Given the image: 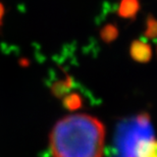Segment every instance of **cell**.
Here are the masks:
<instances>
[{"mask_svg":"<svg viewBox=\"0 0 157 157\" xmlns=\"http://www.w3.org/2000/svg\"><path fill=\"white\" fill-rule=\"evenodd\" d=\"M156 140L151 135H137L128 143L127 157H157Z\"/></svg>","mask_w":157,"mask_h":157,"instance_id":"2","label":"cell"},{"mask_svg":"<svg viewBox=\"0 0 157 157\" xmlns=\"http://www.w3.org/2000/svg\"><path fill=\"white\" fill-rule=\"evenodd\" d=\"M4 12H5V9H4V5L0 2V27L2 26V23H3V17H4Z\"/></svg>","mask_w":157,"mask_h":157,"instance_id":"9","label":"cell"},{"mask_svg":"<svg viewBox=\"0 0 157 157\" xmlns=\"http://www.w3.org/2000/svg\"><path fill=\"white\" fill-rule=\"evenodd\" d=\"M118 37V29L114 24H107L100 31V38L104 43H111Z\"/></svg>","mask_w":157,"mask_h":157,"instance_id":"7","label":"cell"},{"mask_svg":"<svg viewBox=\"0 0 157 157\" xmlns=\"http://www.w3.org/2000/svg\"><path fill=\"white\" fill-rule=\"evenodd\" d=\"M145 26L146 28H145V32H144L145 37L149 39H155L157 35V23L155 17L152 14L148 15Z\"/></svg>","mask_w":157,"mask_h":157,"instance_id":"8","label":"cell"},{"mask_svg":"<svg viewBox=\"0 0 157 157\" xmlns=\"http://www.w3.org/2000/svg\"><path fill=\"white\" fill-rule=\"evenodd\" d=\"M104 143V124L88 114L62 117L49 135L53 157H102Z\"/></svg>","mask_w":157,"mask_h":157,"instance_id":"1","label":"cell"},{"mask_svg":"<svg viewBox=\"0 0 157 157\" xmlns=\"http://www.w3.org/2000/svg\"><path fill=\"white\" fill-rule=\"evenodd\" d=\"M152 47L143 40H135L130 45V55L135 61L147 63L152 58Z\"/></svg>","mask_w":157,"mask_h":157,"instance_id":"3","label":"cell"},{"mask_svg":"<svg viewBox=\"0 0 157 157\" xmlns=\"http://www.w3.org/2000/svg\"><path fill=\"white\" fill-rule=\"evenodd\" d=\"M75 82L74 78L70 75H65V77L62 80L56 81L51 86V93L52 95L58 99H62L67 94L70 93L71 88L74 87Z\"/></svg>","mask_w":157,"mask_h":157,"instance_id":"5","label":"cell"},{"mask_svg":"<svg viewBox=\"0 0 157 157\" xmlns=\"http://www.w3.org/2000/svg\"><path fill=\"white\" fill-rule=\"evenodd\" d=\"M62 104H63V107L67 110L76 111L83 106V97L76 92L67 94L62 98Z\"/></svg>","mask_w":157,"mask_h":157,"instance_id":"6","label":"cell"},{"mask_svg":"<svg viewBox=\"0 0 157 157\" xmlns=\"http://www.w3.org/2000/svg\"><path fill=\"white\" fill-rule=\"evenodd\" d=\"M140 7L139 0H121L117 6V14L121 18L133 20L137 17Z\"/></svg>","mask_w":157,"mask_h":157,"instance_id":"4","label":"cell"}]
</instances>
